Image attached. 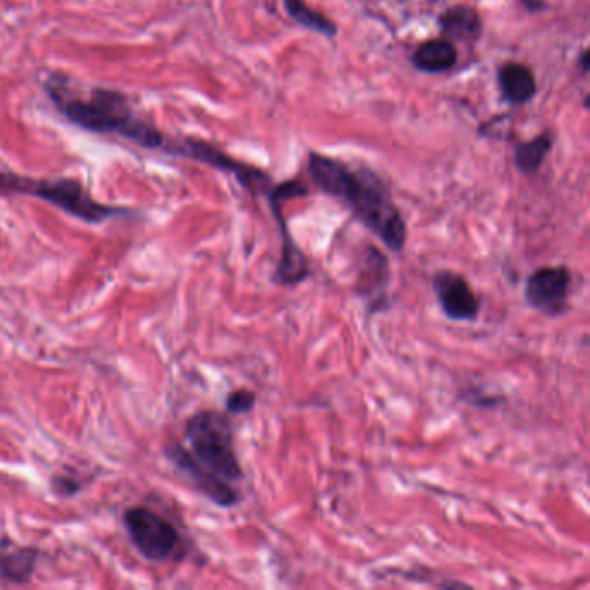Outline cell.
Masks as SVG:
<instances>
[{"instance_id": "6da1fadb", "label": "cell", "mask_w": 590, "mask_h": 590, "mask_svg": "<svg viewBox=\"0 0 590 590\" xmlns=\"http://www.w3.org/2000/svg\"><path fill=\"white\" fill-rule=\"evenodd\" d=\"M308 172L315 186L333 198L345 201L355 217L378 236L388 250L400 253L407 241V225L385 182L369 170H350L340 161L310 153Z\"/></svg>"}, {"instance_id": "7a4b0ae2", "label": "cell", "mask_w": 590, "mask_h": 590, "mask_svg": "<svg viewBox=\"0 0 590 590\" xmlns=\"http://www.w3.org/2000/svg\"><path fill=\"white\" fill-rule=\"evenodd\" d=\"M47 96L68 122L92 134L120 135L151 151H163L167 135L146 118L137 115L129 97L108 87H94L87 96H78L63 84L59 75L44 84Z\"/></svg>"}, {"instance_id": "3957f363", "label": "cell", "mask_w": 590, "mask_h": 590, "mask_svg": "<svg viewBox=\"0 0 590 590\" xmlns=\"http://www.w3.org/2000/svg\"><path fill=\"white\" fill-rule=\"evenodd\" d=\"M0 193L25 194L42 199L71 217L84 220L87 224H103L106 220L125 217L130 213L127 208L99 203L78 180L65 177L35 179L13 172H0Z\"/></svg>"}, {"instance_id": "277c9868", "label": "cell", "mask_w": 590, "mask_h": 590, "mask_svg": "<svg viewBox=\"0 0 590 590\" xmlns=\"http://www.w3.org/2000/svg\"><path fill=\"white\" fill-rule=\"evenodd\" d=\"M184 437L196 461L215 475L231 483L243 478V469L234 449L231 421L225 414L217 411L196 412L187 419Z\"/></svg>"}, {"instance_id": "5b68a950", "label": "cell", "mask_w": 590, "mask_h": 590, "mask_svg": "<svg viewBox=\"0 0 590 590\" xmlns=\"http://www.w3.org/2000/svg\"><path fill=\"white\" fill-rule=\"evenodd\" d=\"M123 525L127 528L135 549L142 558L163 563L174 558L180 549V533L170 521L148 507H130L123 513Z\"/></svg>"}, {"instance_id": "8992f818", "label": "cell", "mask_w": 590, "mask_h": 590, "mask_svg": "<svg viewBox=\"0 0 590 590\" xmlns=\"http://www.w3.org/2000/svg\"><path fill=\"white\" fill-rule=\"evenodd\" d=\"M163 153L187 158V160L199 161V163H205L208 167L217 168V170L234 175L239 180V184L250 193L270 194V191H272L270 179L263 174L262 170H257L255 167L234 160L229 154H225L224 151L212 146L210 142L199 141V139H193V137H184V139L168 137Z\"/></svg>"}, {"instance_id": "52a82bcc", "label": "cell", "mask_w": 590, "mask_h": 590, "mask_svg": "<svg viewBox=\"0 0 590 590\" xmlns=\"http://www.w3.org/2000/svg\"><path fill=\"white\" fill-rule=\"evenodd\" d=\"M307 194V187L296 180H289V182L272 187L269 194L270 206L274 210V215L281 227V236H283V251H281V260L277 265L274 283L288 286V288L302 284L310 276V265H308L307 257L303 255V251L289 236L288 225H286L283 215V205L288 199L302 198Z\"/></svg>"}, {"instance_id": "ba28073f", "label": "cell", "mask_w": 590, "mask_h": 590, "mask_svg": "<svg viewBox=\"0 0 590 590\" xmlns=\"http://www.w3.org/2000/svg\"><path fill=\"white\" fill-rule=\"evenodd\" d=\"M167 457L175 468L182 471V475L191 480L199 494L205 495L206 499H210L213 504L229 509V507L238 506L241 502V495L236 488L232 487L231 481L224 480L205 468L201 462L196 461L191 450L184 447L182 443L168 445Z\"/></svg>"}, {"instance_id": "9c48e42d", "label": "cell", "mask_w": 590, "mask_h": 590, "mask_svg": "<svg viewBox=\"0 0 590 590\" xmlns=\"http://www.w3.org/2000/svg\"><path fill=\"white\" fill-rule=\"evenodd\" d=\"M571 276L566 267H542L528 277L525 300L533 310L547 317H559L568 308Z\"/></svg>"}, {"instance_id": "30bf717a", "label": "cell", "mask_w": 590, "mask_h": 590, "mask_svg": "<svg viewBox=\"0 0 590 590\" xmlns=\"http://www.w3.org/2000/svg\"><path fill=\"white\" fill-rule=\"evenodd\" d=\"M433 289L443 314L457 322L475 321L480 302L468 281L452 270H440L433 277Z\"/></svg>"}, {"instance_id": "8fae6325", "label": "cell", "mask_w": 590, "mask_h": 590, "mask_svg": "<svg viewBox=\"0 0 590 590\" xmlns=\"http://www.w3.org/2000/svg\"><path fill=\"white\" fill-rule=\"evenodd\" d=\"M499 84L502 96L511 104L528 103L537 92V82L532 71L521 63H507L502 66Z\"/></svg>"}, {"instance_id": "7c38bea8", "label": "cell", "mask_w": 590, "mask_h": 590, "mask_svg": "<svg viewBox=\"0 0 590 590\" xmlns=\"http://www.w3.org/2000/svg\"><path fill=\"white\" fill-rule=\"evenodd\" d=\"M412 63L424 73H442L457 63L456 45L450 40H430L417 47Z\"/></svg>"}, {"instance_id": "4fadbf2b", "label": "cell", "mask_w": 590, "mask_h": 590, "mask_svg": "<svg viewBox=\"0 0 590 590\" xmlns=\"http://www.w3.org/2000/svg\"><path fill=\"white\" fill-rule=\"evenodd\" d=\"M443 35L454 40H475L481 33V20L468 6L450 7L440 18Z\"/></svg>"}, {"instance_id": "5bb4252c", "label": "cell", "mask_w": 590, "mask_h": 590, "mask_svg": "<svg viewBox=\"0 0 590 590\" xmlns=\"http://www.w3.org/2000/svg\"><path fill=\"white\" fill-rule=\"evenodd\" d=\"M39 552L30 547H20L0 554V577L14 584H25L32 578Z\"/></svg>"}, {"instance_id": "9a60e30c", "label": "cell", "mask_w": 590, "mask_h": 590, "mask_svg": "<svg viewBox=\"0 0 590 590\" xmlns=\"http://www.w3.org/2000/svg\"><path fill=\"white\" fill-rule=\"evenodd\" d=\"M552 148L551 134H542L532 141L520 142L514 148V163L523 174H533L539 170L542 161Z\"/></svg>"}, {"instance_id": "2e32d148", "label": "cell", "mask_w": 590, "mask_h": 590, "mask_svg": "<svg viewBox=\"0 0 590 590\" xmlns=\"http://www.w3.org/2000/svg\"><path fill=\"white\" fill-rule=\"evenodd\" d=\"M284 9L296 23H300L312 32L321 33L324 37H334L338 33V28L333 21L307 6L305 0H284Z\"/></svg>"}, {"instance_id": "e0dca14e", "label": "cell", "mask_w": 590, "mask_h": 590, "mask_svg": "<svg viewBox=\"0 0 590 590\" xmlns=\"http://www.w3.org/2000/svg\"><path fill=\"white\" fill-rule=\"evenodd\" d=\"M257 404L255 393L250 390H236L225 400V409L229 414H246Z\"/></svg>"}, {"instance_id": "ac0fdd59", "label": "cell", "mask_w": 590, "mask_h": 590, "mask_svg": "<svg viewBox=\"0 0 590 590\" xmlns=\"http://www.w3.org/2000/svg\"><path fill=\"white\" fill-rule=\"evenodd\" d=\"M52 488L58 495H75L82 488V483L71 476H56L52 480Z\"/></svg>"}, {"instance_id": "d6986e66", "label": "cell", "mask_w": 590, "mask_h": 590, "mask_svg": "<svg viewBox=\"0 0 590 590\" xmlns=\"http://www.w3.org/2000/svg\"><path fill=\"white\" fill-rule=\"evenodd\" d=\"M589 61V51L582 52V56H580V66H582V71H584V73H587V71L590 70Z\"/></svg>"}]
</instances>
